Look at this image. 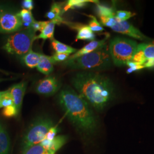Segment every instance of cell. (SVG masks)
I'll return each instance as SVG.
<instances>
[{
	"instance_id": "cell-1",
	"label": "cell",
	"mask_w": 154,
	"mask_h": 154,
	"mask_svg": "<svg viewBox=\"0 0 154 154\" xmlns=\"http://www.w3.org/2000/svg\"><path fill=\"white\" fill-rule=\"evenodd\" d=\"M78 94L98 111L103 110L113 99L114 88L108 77L94 72L77 74L72 80Z\"/></svg>"
},
{
	"instance_id": "cell-2",
	"label": "cell",
	"mask_w": 154,
	"mask_h": 154,
	"mask_svg": "<svg viewBox=\"0 0 154 154\" xmlns=\"http://www.w3.org/2000/svg\"><path fill=\"white\" fill-rule=\"evenodd\" d=\"M58 100L69 119L79 130L88 134L95 131L97 123L93 111L74 90L64 88L59 94Z\"/></svg>"
},
{
	"instance_id": "cell-3",
	"label": "cell",
	"mask_w": 154,
	"mask_h": 154,
	"mask_svg": "<svg viewBox=\"0 0 154 154\" xmlns=\"http://www.w3.org/2000/svg\"><path fill=\"white\" fill-rule=\"evenodd\" d=\"M111 58L107 43L98 49L75 59L67 60L64 65L74 69L103 70L111 65Z\"/></svg>"
},
{
	"instance_id": "cell-4",
	"label": "cell",
	"mask_w": 154,
	"mask_h": 154,
	"mask_svg": "<svg viewBox=\"0 0 154 154\" xmlns=\"http://www.w3.org/2000/svg\"><path fill=\"white\" fill-rule=\"evenodd\" d=\"M36 32L31 28H26L11 35L2 49L12 55L23 57L32 50V45L36 39Z\"/></svg>"
},
{
	"instance_id": "cell-5",
	"label": "cell",
	"mask_w": 154,
	"mask_h": 154,
	"mask_svg": "<svg viewBox=\"0 0 154 154\" xmlns=\"http://www.w3.org/2000/svg\"><path fill=\"white\" fill-rule=\"evenodd\" d=\"M137 42L130 39L117 37L110 41L109 45L111 60L116 66H125L132 61L135 54Z\"/></svg>"
},
{
	"instance_id": "cell-6",
	"label": "cell",
	"mask_w": 154,
	"mask_h": 154,
	"mask_svg": "<svg viewBox=\"0 0 154 154\" xmlns=\"http://www.w3.org/2000/svg\"><path fill=\"white\" fill-rule=\"evenodd\" d=\"M54 126L53 121L48 117L38 118L28 128L22 141V151L41 143L44 140L50 129Z\"/></svg>"
},
{
	"instance_id": "cell-7",
	"label": "cell",
	"mask_w": 154,
	"mask_h": 154,
	"mask_svg": "<svg viewBox=\"0 0 154 154\" xmlns=\"http://www.w3.org/2000/svg\"><path fill=\"white\" fill-rule=\"evenodd\" d=\"M22 26L18 13L0 6V33H16L21 29Z\"/></svg>"
},
{
	"instance_id": "cell-8",
	"label": "cell",
	"mask_w": 154,
	"mask_h": 154,
	"mask_svg": "<svg viewBox=\"0 0 154 154\" xmlns=\"http://www.w3.org/2000/svg\"><path fill=\"white\" fill-rule=\"evenodd\" d=\"M111 29L116 32L125 34L134 38L142 41L150 40V39L144 35L137 28L134 27L127 21H119L116 20L115 25Z\"/></svg>"
},
{
	"instance_id": "cell-9",
	"label": "cell",
	"mask_w": 154,
	"mask_h": 154,
	"mask_svg": "<svg viewBox=\"0 0 154 154\" xmlns=\"http://www.w3.org/2000/svg\"><path fill=\"white\" fill-rule=\"evenodd\" d=\"M58 81L54 77H48L39 81L35 91L37 93L46 96L53 95L60 88Z\"/></svg>"
},
{
	"instance_id": "cell-10",
	"label": "cell",
	"mask_w": 154,
	"mask_h": 154,
	"mask_svg": "<svg viewBox=\"0 0 154 154\" xmlns=\"http://www.w3.org/2000/svg\"><path fill=\"white\" fill-rule=\"evenodd\" d=\"M26 82H21L13 85L8 89L13 100L14 105L16 106L18 113L20 112L22 106L23 98L26 88Z\"/></svg>"
},
{
	"instance_id": "cell-11",
	"label": "cell",
	"mask_w": 154,
	"mask_h": 154,
	"mask_svg": "<svg viewBox=\"0 0 154 154\" xmlns=\"http://www.w3.org/2000/svg\"><path fill=\"white\" fill-rule=\"evenodd\" d=\"M70 28L77 30V35L76 40H84L93 41L95 40V35L93 32L88 27V25L81 23H74L70 22H66V24Z\"/></svg>"
},
{
	"instance_id": "cell-12",
	"label": "cell",
	"mask_w": 154,
	"mask_h": 154,
	"mask_svg": "<svg viewBox=\"0 0 154 154\" xmlns=\"http://www.w3.org/2000/svg\"><path fill=\"white\" fill-rule=\"evenodd\" d=\"M108 38L106 37L105 38L103 39L100 41H91L88 44L85 45L84 47H83L82 49L78 50L77 52L72 55H71L68 60H72L78 58L79 57H81L83 55L87 54L88 53H90L98 49L101 46H103L104 45L107 44V40Z\"/></svg>"
},
{
	"instance_id": "cell-13",
	"label": "cell",
	"mask_w": 154,
	"mask_h": 154,
	"mask_svg": "<svg viewBox=\"0 0 154 154\" xmlns=\"http://www.w3.org/2000/svg\"><path fill=\"white\" fill-rule=\"evenodd\" d=\"M67 137L64 135L56 136L51 141L43 140L41 144L44 146L45 149L47 150L49 154H55V152L61 149V147L66 143Z\"/></svg>"
},
{
	"instance_id": "cell-14",
	"label": "cell",
	"mask_w": 154,
	"mask_h": 154,
	"mask_svg": "<svg viewBox=\"0 0 154 154\" xmlns=\"http://www.w3.org/2000/svg\"><path fill=\"white\" fill-rule=\"evenodd\" d=\"M53 64L50 56L41 54L40 60L37 69L41 73L48 75L53 70Z\"/></svg>"
},
{
	"instance_id": "cell-15",
	"label": "cell",
	"mask_w": 154,
	"mask_h": 154,
	"mask_svg": "<svg viewBox=\"0 0 154 154\" xmlns=\"http://www.w3.org/2000/svg\"><path fill=\"white\" fill-rule=\"evenodd\" d=\"M62 11L63 9L60 4L54 3L51 6L50 11L46 13V17H48L50 21L55 22L56 24L60 25L61 23L63 22V20L61 16Z\"/></svg>"
},
{
	"instance_id": "cell-16",
	"label": "cell",
	"mask_w": 154,
	"mask_h": 154,
	"mask_svg": "<svg viewBox=\"0 0 154 154\" xmlns=\"http://www.w3.org/2000/svg\"><path fill=\"white\" fill-rule=\"evenodd\" d=\"M11 141L9 134L3 126L0 132V154H9Z\"/></svg>"
},
{
	"instance_id": "cell-17",
	"label": "cell",
	"mask_w": 154,
	"mask_h": 154,
	"mask_svg": "<svg viewBox=\"0 0 154 154\" xmlns=\"http://www.w3.org/2000/svg\"><path fill=\"white\" fill-rule=\"evenodd\" d=\"M51 45L55 50V53H63L70 55L71 54L75 53L78 51L72 46L64 44L54 38L51 39Z\"/></svg>"
},
{
	"instance_id": "cell-18",
	"label": "cell",
	"mask_w": 154,
	"mask_h": 154,
	"mask_svg": "<svg viewBox=\"0 0 154 154\" xmlns=\"http://www.w3.org/2000/svg\"><path fill=\"white\" fill-rule=\"evenodd\" d=\"M40 53L30 50L27 54L21 57L22 60L25 65L29 68L37 67L40 60Z\"/></svg>"
},
{
	"instance_id": "cell-19",
	"label": "cell",
	"mask_w": 154,
	"mask_h": 154,
	"mask_svg": "<svg viewBox=\"0 0 154 154\" xmlns=\"http://www.w3.org/2000/svg\"><path fill=\"white\" fill-rule=\"evenodd\" d=\"M55 25L57 24L55 22L49 21L38 35H37L36 39H42L43 40H46L47 39H51L54 38Z\"/></svg>"
},
{
	"instance_id": "cell-20",
	"label": "cell",
	"mask_w": 154,
	"mask_h": 154,
	"mask_svg": "<svg viewBox=\"0 0 154 154\" xmlns=\"http://www.w3.org/2000/svg\"><path fill=\"white\" fill-rule=\"evenodd\" d=\"M138 49L143 53L146 60H154V43L138 45Z\"/></svg>"
},
{
	"instance_id": "cell-21",
	"label": "cell",
	"mask_w": 154,
	"mask_h": 154,
	"mask_svg": "<svg viewBox=\"0 0 154 154\" xmlns=\"http://www.w3.org/2000/svg\"><path fill=\"white\" fill-rule=\"evenodd\" d=\"M98 2L95 1L90 0H69L67 2L66 5L63 8L62 13L69 11V9L81 8L86 5L88 2Z\"/></svg>"
},
{
	"instance_id": "cell-22",
	"label": "cell",
	"mask_w": 154,
	"mask_h": 154,
	"mask_svg": "<svg viewBox=\"0 0 154 154\" xmlns=\"http://www.w3.org/2000/svg\"><path fill=\"white\" fill-rule=\"evenodd\" d=\"M18 14L22 21L23 26L26 28L31 27L32 23L35 21L31 11L23 9L18 12Z\"/></svg>"
},
{
	"instance_id": "cell-23",
	"label": "cell",
	"mask_w": 154,
	"mask_h": 154,
	"mask_svg": "<svg viewBox=\"0 0 154 154\" xmlns=\"http://www.w3.org/2000/svg\"><path fill=\"white\" fill-rule=\"evenodd\" d=\"M22 151V154H49L41 143L32 146Z\"/></svg>"
},
{
	"instance_id": "cell-24",
	"label": "cell",
	"mask_w": 154,
	"mask_h": 154,
	"mask_svg": "<svg viewBox=\"0 0 154 154\" xmlns=\"http://www.w3.org/2000/svg\"><path fill=\"white\" fill-rule=\"evenodd\" d=\"M97 11L99 17H109L115 16V13L113 9L106 6L97 4Z\"/></svg>"
},
{
	"instance_id": "cell-25",
	"label": "cell",
	"mask_w": 154,
	"mask_h": 154,
	"mask_svg": "<svg viewBox=\"0 0 154 154\" xmlns=\"http://www.w3.org/2000/svg\"><path fill=\"white\" fill-rule=\"evenodd\" d=\"M14 105L13 100L12 99L11 95L9 90L4 91V93L2 96L0 102V109L5 108L6 107Z\"/></svg>"
},
{
	"instance_id": "cell-26",
	"label": "cell",
	"mask_w": 154,
	"mask_h": 154,
	"mask_svg": "<svg viewBox=\"0 0 154 154\" xmlns=\"http://www.w3.org/2000/svg\"><path fill=\"white\" fill-rule=\"evenodd\" d=\"M91 20L88 23V27L93 32H100L103 31L104 29L102 25L98 22L96 17L93 16H90Z\"/></svg>"
},
{
	"instance_id": "cell-27",
	"label": "cell",
	"mask_w": 154,
	"mask_h": 154,
	"mask_svg": "<svg viewBox=\"0 0 154 154\" xmlns=\"http://www.w3.org/2000/svg\"><path fill=\"white\" fill-rule=\"evenodd\" d=\"M135 14L126 11H116L115 16L116 19L119 21H126L127 20L134 16Z\"/></svg>"
},
{
	"instance_id": "cell-28",
	"label": "cell",
	"mask_w": 154,
	"mask_h": 154,
	"mask_svg": "<svg viewBox=\"0 0 154 154\" xmlns=\"http://www.w3.org/2000/svg\"><path fill=\"white\" fill-rule=\"evenodd\" d=\"M19 113L14 105L6 107L5 108H4L2 111V115L8 118L16 116Z\"/></svg>"
},
{
	"instance_id": "cell-29",
	"label": "cell",
	"mask_w": 154,
	"mask_h": 154,
	"mask_svg": "<svg viewBox=\"0 0 154 154\" xmlns=\"http://www.w3.org/2000/svg\"><path fill=\"white\" fill-rule=\"evenodd\" d=\"M126 65L129 67V69L127 70L128 73H131L132 72L138 71L144 68L142 65L133 61L128 62L126 63Z\"/></svg>"
},
{
	"instance_id": "cell-30",
	"label": "cell",
	"mask_w": 154,
	"mask_h": 154,
	"mask_svg": "<svg viewBox=\"0 0 154 154\" xmlns=\"http://www.w3.org/2000/svg\"><path fill=\"white\" fill-rule=\"evenodd\" d=\"M101 23L106 26L111 28L116 22V16L109 17H100Z\"/></svg>"
},
{
	"instance_id": "cell-31",
	"label": "cell",
	"mask_w": 154,
	"mask_h": 154,
	"mask_svg": "<svg viewBox=\"0 0 154 154\" xmlns=\"http://www.w3.org/2000/svg\"><path fill=\"white\" fill-rule=\"evenodd\" d=\"M70 55L63 54V53H55L54 55L51 57V61L53 63L56 62H61L67 61L70 57Z\"/></svg>"
},
{
	"instance_id": "cell-32",
	"label": "cell",
	"mask_w": 154,
	"mask_h": 154,
	"mask_svg": "<svg viewBox=\"0 0 154 154\" xmlns=\"http://www.w3.org/2000/svg\"><path fill=\"white\" fill-rule=\"evenodd\" d=\"M58 132V129L57 126L51 127L49 130V131L47 133L45 138L44 140L46 141H51L57 136L56 134Z\"/></svg>"
},
{
	"instance_id": "cell-33",
	"label": "cell",
	"mask_w": 154,
	"mask_h": 154,
	"mask_svg": "<svg viewBox=\"0 0 154 154\" xmlns=\"http://www.w3.org/2000/svg\"><path fill=\"white\" fill-rule=\"evenodd\" d=\"M48 22L49 21H37L35 20L32 23L31 28L33 29L36 32L37 31L41 32Z\"/></svg>"
},
{
	"instance_id": "cell-34",
	"label": "cell",
	"mask_w": 154,
	"mask_h": 154,
	"mask_svg": "<svg viewBox=\"0 0 154 154\" xmlns=\"http://www.w3.org/2000/svg\"><path fill=\"white\" fill-rule=\"evenodd\" d=\"M22 6L24 9L31 11L34 8L33 1L32 0H25L22 2Z\"/></svg>"
},
{
	"instance_id": "cell-35",
	"label": "cell",
	"mask_w": 154,
	"mask_h": 154,
	"mask_svg": "<svg viewBox=\"0 0 154 154\" xmlns=\"http://www.w3.org/2000/svg\"><path fill=\"white\" fill-rule=\"evenodd\" d=\"M3 93H4V91H0V102H1V99L2 98V95H3Z\"/></svg>"
},
{
	"instance_id": "cell-36",
	"label": "cell",
	"mask_w": 154,
	"mask_h": 154,
	"mask_svg": "<svg viewBox=\"0 0 154 154\" xmlns=\"http://www.w3.org/2000/svg\"><path fill=\"white\" fill-rule=\"evenodd\" d=\"M0 72H3V73H5V74H8L7 72H5V71H3V70H1V69H0Z\"/></svg>"
},
{
	"instance_id": "cell-37",
	"label": "cell",
	"mask_w": 154,
	"mask_h": 154,
	"mask_svg": "<svg viewBox=\"0 0 154 154\" xmlns=\"http://www.w3.org/2000/svg\"><path fill=\"white\" fill-rule=\"evenodd\" d=\"M3 127V125H2V124L0 122V132H1V129H2V127Z\"/></svg>"
},
{
	"instance_id": "cell-38",
	"label": "cell",
	"mask_w": 154,
	"mask_h": 154,
	"mask_svg": "<svg viewBox=\"0 0 154 154\" xmlns=\"http://www.w3.org/2000/svg\"><path fill=\"white\" fill-rule=\"evenodd\" d=\"M3 81V79H0V82H1V81Z\"/></svg>"
}]
</instances>
